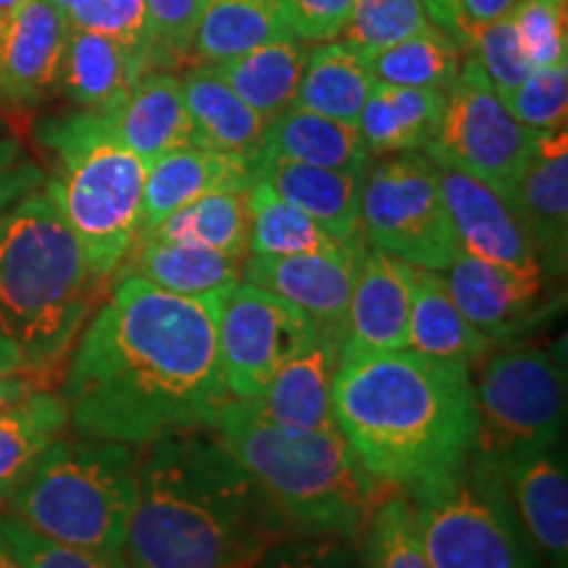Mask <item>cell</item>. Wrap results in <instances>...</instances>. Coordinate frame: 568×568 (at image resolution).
Masks as SVG:
<instances>
[{
	"mask_svg": "<svg viewBox=\"0 0 568 568\" xmlns=\"http://www.w3.org/2000/svg\"><path fill=\"white\" fill-rule=\"evenodd\" d=\"M222 293L187 297L122 276L69 358L59 395L69 424L132 447L213 429L230 400L216 339Z\"/></svg>",
	"mask_w": 568,
	"mask_h": 568,
	"instance_id": "obj_1",
	"label": "cell"
},
{
	"mask_svg": "<svg viewBox=\"0 0 568 568\" xmlns=\"http://www.w3.org/2000/svg\"><path fill=\"white\" fill-rule=\"evenodd\" d=\"M287 529L216 432H176L138 464L122 568H251Z\"/></svg>",
	"mask_w": 568,
	"mask_h": 568,
	"instance_id": "obj_2",
	"label": "cell"
},
{
	"mask_svg": "<svg viewBox=\"0 0 568 568\" xmlns=\"http://www.w3.org/2000/svg\"><path fill=\"white\" fill-rule=\"evenodd\" d=\"M332 410L382 487L410 493L456 471L474 453L471 368L410 347L343 355Z\"/></svg>",
	"mask_w": 568,
	"mask_h": 568,
	"instance_id": "obj_3",
	"label": "cell"
},
{
	"mask_svg": "<svg viewBox=\"0 0 568 568\" xmlns=\"http://www.w3.org/2000/svg\"><path fill=\"white\" fill-rule=\"evenodd\" d=\"M234 460L264 489L290 529L311 537L361 539L385 487L376 481L339 426L284 429L255 400L230 397L213 426Z\"/></svg>",
	"mask_w": 568,
	"mask_h": 568,
	"instance_id": "obj_4",
	"label": "cell"
},
{
	"mask_svg": "<svg viewBox=\"0 0 568 568\" xmlns=\"http://www.w3.org/2000/svg\"><path fill=\"white\" fill-rule=\"evenodd\" d=\"M98 280L53 197L34 190L0 213V329L30 374L48 372L90 318Z\"/></svg>",
	"mask_w": 568,
	"mask_h": 568,
	"instance_id": "obj_5",
	"label": "cell"
},
{
	"mask_svg": "<svg viewBox=\"0 0 568 568\" xmlns=\"http://www.w3.org/2000/svg\"><path fill=\"white\" fill-rule=\"evenodd\" d=\"M38 140L53 153L45 193L74 232L98 282L119 272L140 234L148 163L132 153L105 113L48 119Z\"/></svg>",
	"mask_w": 568,
	"mask_h": 568,
	"instance_id": "obj_6",
	"label": "cell"
},
{
	"mask_svg": "<svg viewBox=\"0 0 568 568\" xmlns=\"http://www.w3.org/2000/svg\"><path fill=\"white\" fill-rule=\"evenodd\" d=\"M132 445L55 437L11 497V514L55 542L122 564L138 500Z\"/></svg>",
	"mask_w": 568,
	"mask_h": 568,
	"instance_id": "obj_7",
	"label": "cell"
},
{
	"mask_svg": "<svg viewBox=\"0 0 568 568\" xmlns=\"http://www.w3.org/2000/svg\"><path fill=\"white\" fill-rule=\"evenodd\" d=\"M432 568H537L500 474L481 458L410 489Z\"/></svg>",
	"mask_w": 568,
	"mask_h": 568,
	"instance_id": "obj_8",
	"label": "cell"
},
{
	"mask_svg": "<svg viewBox=\"0 0 568 568\" xmlns=\"http://www.w3.org/2000/svg\"><path fill=\"white\" fill-rule=\"evenodd\" d=\"M477 366L474 458L497 466L516 453L558 445L566 424V379L548 351L510 345L489 351Z\"/></svg>",
	"mask_w": 568,
	"mask_h": 568,
	"instance_id": "obj_9",
	"label": "cell"
},
{
	"mask_svg": "<svg viewBox=\"0 0 568 568\" xmlns=\"http://www.w3.org/2000/svg\"><path fill=\"white\" fill-rule=\"evenodd\" d=\"M364 243L410 266L445 272L458 251L435 161L397 153L368 169L361 187Z\"/></svg>",
	"mask_w": 568,
	"mask_h": 568,
	"instance_id": "obj_10",
	"label": "cell"
},
{
	"mask_svg": "<svg viewBox=\"0 0 568 568\" xmlns=\"http://www.w3.org/2000/svg\"><path fill=\"white\" fill-rule=\"evenodd\" d=\"M535 134L516 122L479 63L466 55L445 90L443 122L424 155L437 166L474 176L508 201Z\"/></svg>",
	"mask_w": 568,
	"mask_h": 568,
	"instance_id": "obj_11",
	"label": "cell"
},
{
	"mask_svg": "<svg viewBox=\"0 0 568 568\" xmlns=\"http://www.w3.org/2000/svg\"><path fill=\"white\" fill-rule=\"evenodd\" d=\"M318 324L297 305L237 282L219 297L216 339L226 395L255 400L276 372L311 343Z\"/></svg>",
	"mask_w": 568,
	"mask_h": 568,
	"instance_id": "obj_12",
	"label": "cell"
},
{
	"mask_svg": "<svg viewBox=\"0 0 568 568\" xmlns=\"http://www.w3.org/2000/svg\"><path fill=\"white\" fill-rule=\"evenodd\" d=\"M437 180L460 251L531 280H550L506 197L456 169L437 166Z\"/></svg>",
	"mask_w": 568,
	"mask_h": 568,
	"instance_id": "obj_13",
	"label": "cell"
},
{
	"mask_svg": "<svg viewBox=\"0 0 568 568\" xmlns=\"http://www.w3.org/2000/svg\"><path fill=\"white\" fill-rule=\"evenodd\" d=\"M443 276L460 314L493 343H510L521 337L545 314L548 280L508 272L460 247L453 253Z\"/></svg>",
	"mask_w": 568,
	"mask_h": 568,
	"instance_id": "obj_14",
	"label": "cell"
},
{
	"mask_svg": "<svg viewBox=\"0 0 568 568\" xmlns=\"http://www.w3.org/2000/svg\"><path fill=\"white\" fill-rule=\"evenodd\" d=\"M410 301H414V266L364 245L345 314L343 355L408 347Z\"/></svg>",
	"mask_w": 568,
	"mask_h": 568,
	"instance_id": "obj_15",
	"label": "cell"
},
{
	"mask_svg": "<svg viewBox=\"0 0 568 568\" xmlns=\"http://www.w3.org/2000/svg\"><path fill=\"white\" fill-rule=\"evenodd\" d=\"M518 222L529 232L550 280L566 272L568 255V134L537 132L527 163L508 195Z\"/></svg>",
	"mask_w": 568,
	"mask_h": 568,
	"instance_id": "obj_16",
	"label": "cell"
},
{
	"mask_svg": "<svg viewBox=\"0 0 568 568\" xmlns=\"http://www.w3.org/2000/svg\"><path fill=\"white\" fill-rule=\"evenodd\" d=\"M518 527L548 568L568 566V471L558 445L524 450L495 466Z\"/></svg>",
	"mask_w": 568,
	"mask_h": 568,
	"instance_id": "obj_17",
	"label": "cell"
},
{
	"mask_svg": "<svg viewBox=\"0 0 568 568\" xmlns=\"http://www.w3.org/2000/svg\"><path fill=\"white\" fill-rule=\"evenodd\" d=\"M361 247L305 255H247L243 282L290 301L318 326L345 329Z\"/></svg>",
	"mask_w": 568,
	"mask_h": 568,
	"instance_id": "obj_18",
	"label": "cell"
},
{
	"mask_svg": "<svg viewBox=\"0 0 568 568\" xmlns=\"http://www.w3.org/2000/svg\"><path fill=\"white\" fill-rule=\"evenodd\" d=\"M69 21L48 0H24L0 32V103L38 105L59 88Z\"/></svg>",
	"mask_w": 568,
	"mask_h": 568,
	"instance_id": "obj_19",
	"label": "cell"
},
{
	"mask_svg": "<svg viewBox=\"0 0 568 568\" xmlns=\"http://www.w3.org/2000/svg\"><path fill=\"white\" fill-rule=\"evenodd\" d=\"M258 159L211 151L203 145H184L155 159L148 166L145 193H142L140 234L151 232L155 224L172 216L182 205L203 195L245 193L255 182Z\"/></svg>",
	"mask_w": 568,
	"mask_h": 568,
	"instance_id": "obj_20",
	"label": "cell"
},
{
	"mask_svg": "<svg viewBox=\"0 0 568 568\" xmlns=\"http://www.w3.org/2000/svg\"><path fill=\"white\" fill-rule=\"evenodd\" d=\"M345 329L318 326L311 343L284 364L264 395L255 397L261 414L284 429L311 432L335 426L332 385L343 355Z\"/></svg>",
	"mask_w": 568,
	"mask_h": 568,
	"instance_id": "obj_21",
	"label": "cell"
},
{
	"mask_svg": "<svg viewBox=\"0 0 568 568\" xmlns=\"http://www.w3.org/2000/svg\"><path fill=\"white\" fill-rule=\"evenodd\" d=\"M366 174L261 153L255 180L266 182L276 195L308 213L332 237L347 247H361V187Z\"/></svg>",
	"mask_w": 568,
	"mask_h": 568,
	"instance_id": "obj_22",
	"label": "cell"
},
{
	"mask_svg": "<svg viewBox=\"0 0 568 568\" xmlns=\"http://www.w3.org/2000/svg\"><path fill=\"white\" fill-rule=\"evenodd\" d=\"M148 63L111 34L69 27L59 88L84 111L113 113L126 101Z\"/></svg>",
	"mask_w": 568,
	"mask_h": 568,
	"instance_id": "obj_23",
	"label": "cell"
},
{
	"mask_svg": "<svg viewBox=\"0 0 568 568\" xmlns=\"http://www.w3.org/2000/svg\"><path fill=\"white\" fill-rule=\"evenodd\" d=\"M105 116L111 119L113 130L124 140V145L138 153L148 166L176 148L195 145L182 82L163 71L142 74L126 101Z\"/></svg>",
	"mask_w": 568,
	"mask_h": 568,
	"instance_id": "obj_24",
	"label": "cell"
},
{
	"mask_svg": "<svg viewBox=\"0 0 568 568\" xmlns=\"http://www.w3.org/2000/svg\"><path fill=\"white\" fill-rule=\"evenodd\" d=\"M180 82L195 145L258 159L268 122L224 82L211 63L193 69Z\"/></svg>",
	"mask_w": 568,
	"mask_h": 568,
	"instance_id": "obj_25",
	"label": "cell"
},
{
	"mask_svg": "<svg viewBox=\"0 0 568 568\" xmlns=\"http://www.w3.org/2000/svg\"><path fill=\"white\" fill-rule=\"evenodd\" d=\"M445 113V90L374 82L355 126L372 155L424 153Z\"/></svg>",
	"mask_w": 568,
	"mask_h": 568,
	"instance_id": "obj_26",
	"label": "cell"
},
{
	"mask_svg": "<svg viewBox=\"0 0 568 568\" xmlns=\"http://www.w3.org/2000/svg\"><path fill=\"white\" fill-rule=\"evenodd\" d=\"M122 276H140L153 287L174 295L201 297L222 293L232 284L243 282V261L193 243L174 240H134L124 258Z\"/></svg>",
	"mask_w": 568,
	"mask_h": 568,
	"instance_id": "obj_27",
	"label": "cell"
},
{
	"mask_svg": "<svg viewBox=\"0 0 568 568\" xmlns=\"http://www.w3.org/2000/svg\"><path fill=\"white\" fill-rule=\"evenodd\" d=\"M493 339L481 335L453 301L443 272L414 266V301H410L408 347L466 368L477 366L493 351Z\"/></svg>",
	"mask_w": 568,
	"mask_h": 568,
	"instance_id": "obj_28",
	"label": "cell"
},
{
	"mask_svg": "<svg viewBox=\"0 0 568 568\" xmlns=\"http://www.w3.org/2000/svg\"><path fill=\"white\" fill-rule=\"evenodd\" d=\"M261 153L355 174L372 169V153L358 126L295 105L268 122Z\"/></svg>",
	"mask_w": 568,
	"mask_h": 568,
	"instance_id": "obj_29",
	"label": "cell"
},
{
	"mask_svg": "<svg viewBox=\"0 0 568 568\" xmlns=\"http://www.w3.org/2000/svg\"><path fill=\"white\" fill-rule=\"evenodd\" d=\"M280 38H290L282 0H209L190 55L224 63Z\"/></svg>",
	"mask_w": 568,
	"mask_h": 568,
	"instance_id": "obj_30",
	"label": "cell"
},
{
	"mask_svg": "<svg viewBox=\"0 0 568 568\" xmlns=\"http://www.w3.org/2000/svg\"><path fill=\"white\" fill-rule=\"evenodd\" d=\"M374 82L368 61L358 51L345 42H322L305 59L293 105L355 124Z\"/></svg>",
	"mask_w": 568,
	"mask_h": 568,
	"instance_id": "obj_31",
	"label": "cell"
},
{
	"mask_svg": "<svg viewBox=\"0 0 568 568\" xmlns=\"http://www.w3.org/2000/svg\"><path fill=\"white\" fill-rule=\"evenodd\" d=\"M308 51L301 40L280 38L224 63H211L255 113L274 122L293 105Z\"/></svg>",
	"mask_w": 568,
	"mask_h": 568,
	"instance_id": "obj_32",
	"label": "cell"
},
{
	"mask_svg": "<svg viewBox=\"0 0 568 568\" xmlns=\"http://www.w3.org/2000/svg\"><path fill=\"white\" fill-rule=\"evenodd\" d=\"M67 426V406L59 395L45 389H38L19 406L0 410V503L11 500L45 447L61 437Z\"/></svg>",
	"mask_w": 568,
	"mask_h": 568,
	"instance_id": "obj_33",
	"label": "cell"
},
{
	"mask_svg": "<svg viewBox=\"0 0 568 568\" xmlns=\"http://www.w3.org/2000/svg\"><path fill=\"white\" fill-rule=\"evenodd\" d=\"M247 234H251V211H247L245 190V193H211L197 197L140 237L193 243L245 261Z\"/></svg>",
	"mask_w": 568,
	"mask_h": 568,
	"instance_id": "obj_34",
	"label": "cell"
},
{
	"mask_svg": "<svg viewBox=\"0 0 568 568\" xmlns=\"http://www.w3.org/2000/svg\"><path fill=\"white\" fill-rule=\"evenodd\" d=\"M247 211H251L247 255H305L347 247L261 180L247 187Z\"/></svg>",
	"mask_w": 568,
	"mask_h": 568,
	"instance_id": "obj_35",
	"label": "cell"
},
{
	"mask_svg": "<svg viewBox=\"0 0 568 568\" xmlns=\"http://www.w3.org/2000/svg\"><path fill=\"white\" fill-rule=\"evenodd\" d=\"M466 51L435 24L395 42L368 61L376 82L400 84V88L447 90L458 77Z\"/></svg>",
	"mask_w": 568,
	"mask_h": 568,
	"instance_id": "obj_36",
	"label": "cell"
},
{
	"mask_svg": "<svg viewBox=\"0 0 568 568\" xmlns=\"http://www.w3.org/2000/svg\"><path fill=\"white\" fill-rule=\"evenodd\" d=\"M361 568H432L418 537L416 510L406 493L376 503L361 535Z\"/></svg>",
	"mask_w": 568,
	"mask_h": 568,
	"instance_id": "obj_37",
	"label": "cell"
},
{
	"mask_svg": "<svg viewBox=\"0 0 568 568\" xmlns=\"http://www.w3.org/2000/svg\"><path fill=\"white\" fill-rule=\"evenodd\" d=\"M426 27H432V21L424 0H358L339 38L364 59H372Z\"/></svg>",
	"mask_w": 568,
	"mask_h": 568,
	"instance_id": "obj_38",
	"label": "cell"
},
{
	"mask_svg": "<svg viewBox=\"0 0 568 568\" xmlns=\"http://www.w3.org/2000/svg\"><path fill=\"white\" fill-rule=\"evenodd\" d=\"M568 0H518L510 11L518 48L531 69L568 61Z\"/></svg>",
	"mask_w": 568,
	"mask_h": 568,
	"instance_id": "obj_39",
	"label": "cell"
},
{
	"mask_svg": "<svg viewBox=\"0 0 568 568\" xmlns=\"http://www.w3.org/2000/svg\"><path fill=\"white\" fill-rule=\"evenodd\" d=\"M503 103L527 130H564L568 113V61L558 67L531 69Z\"/></svg>",
	"mask_w": 568,
	"mask_h": 568,
	"instance_id": "obj_40",
	"label": "cell"
},
{
	"mask_svg": "<svg viewBox=\"0 0 568 568\" xmlns=\"http://www.w3.org/2000/svg\"><path fill=\"white\" fill-rule=\"evenodd\" d=\"M63 13L69 27L111 34L148 61L145 38V3L142 0H48Z\"/></svg>",
	"mask_w": 568,
	"mask_h": 568,
	"instance_id": "obj_41",
	"label": "cell"
},
{
	"mask_svg": "<svg viewBox=\"0 0 568 568\" xmlns=\"http://www.w3.org/2000/svg\"><path fill=\"white\" fill-rule=\"evenodd\" d=\"M151 71L155 63H180L193 53L197 21L209 0H142Z\"/></svg>",
	"mask_w": 568,
	"mask_h": 568,
	"instance_id": "obj_42",
	"label": "cell"
},
{
	"mask_svg": "<svg viewBox=\"0 0 568 568\" xmlns=\"http://www.w3.org/2000/svg\"><path fill=\"white\" fill-rule=\"evenodd\" d=\"M466 55H471L479 63L503 101H506L510 92L531 71L521 48H518L514 24H510V13L503 19L489 21V24L474 27L466 42Z\"/></svg>",
	"mask_w": 568,
	"mask_h": 568,
	"instance_id": "obj_43",
	"label": "cell"
},
{
	"mask_svg": "<svg viewBox=\"0 0 568 568\" xmlns=\"http://www.w3.org/2000/svg\"><path fill=\"white\" fill-rule=\"evenodd\" d=\"M0 545L19 560L21 568H122V564H113L95 552L42 537L11 510L0 514Z\"/></svg>",
	"mask_w": 568,
	"mask_h": 568,
	"instance_id": "obj_44",
	"label": "cell"
},
{
	"mask_svg": "<svg viewBox=\"0 0 568 568\" xmlns=\"http://www.w3.org/2000/svg\"><path fill=\"white\" fill-rule=\"evenodd\" d=\"M251 568H361V556L347 539L305 535L274 542Z\"/></svg>",
	"mask_w": 568,
	"mask_h": 568,
	"instance_id": "obj_45",
	"label": "cell"
},
{
	"mask_svg": "<svg viewBox=\"0 0 568 568\" xmlns=\"http://www.w3.org/2000/svg\"><path fill=\"white\" fill-rule=\"evenodd\" d=\"M358 0H282L290 34L301 42H332L343 34Z\"/></svg>",
	"mask_w": 568,
	"mask_h": 568,
	"instance_id": "obj_46",
	"label": "cell"
},
{
	"mask_svg": "<svg viewBox=\"0 0 568 568\" xmlns=\"http://www.w3.org/2000/svg\"><path fill=\"white\" fill-rule=\"evenodd\" d=\"M518 0H424L426 17L466 51L474 27L508 17Z\"/></svg>",
	"mask_w": 568,
	"mask_h": 568,
	"instance_id": "obj_47",
	"label": "cell"
},
{
	"mask_svg": "<svg viewBox=\"0 0 568 568\" xmlns=\"http://www.w3.org/2000/svg\"><path fill=\"white\" fill-rule=\"evenodd\" d=\"M45 176L17 140H0V213L42 187Z\"/></svg>",
	"mask_w": 568,
	"mask_h": 568,
	"instance_id": "obj_48",
	"label": "cell"
},
{
	"mask_svg": "<svg viewBox=\"0 0 568 568\" xmlns=\"http://www.w3.org/2000/svg\"><path fill=\"white\" fill-rule=\"evenodd\" d=\"M38 385L30 374H0V410L19 406L21 400L38 393Z\"/></svg>",
	"mask_w": 568,
	"mask_h": 568,
	"instance_id": "obj_49",
	"label": "cell"
},
{
	"mask_svg": "<svg viewBox=\"0 0 568 568\" xmlns=\"http://www.w3.org/2000/svg\"><path fill=\"white\" fill-rule=\"evenodd\" d=\"M0 374H30L24 355L11 343L9 335L0 329Z\"/></svg>",
	"mask_w": 568,
	"mask_h": 568,
	"instance_id": "obj_50",
	"label": "cell"
},
{
	"mask_svg": "<svg viewBox=\"0 0 568 568\" xmlns=\"http://www.w3.org/2000/svg\"><path fill=\"white\" fill-rule=\"evenodd\" d=\"M21 3H24V0H0V32H3V27L9 24L13 13L21 9Z\"/></svg>",
	"mask_w": 568,
	"mask_h": 568,
	"instance_id": "obj_51",
	"label": "cell"
},
{
	"mask_svg": "<svg viewBox=\"0 0 568 568\" xmlns=\"http://www.w3.org/2000/svg\"><path fill=\"white\" fill-rule=\"evenodd\" d=\"M0 568H21V564H19V560H17V558H13V556H11V552L3 548V545H0Z\"/></svg>",
	"mask_w": 568,
	"mask_h": 568,
	"instance_id": "obj_52",
	"label": "cell"
}]
</instances>
